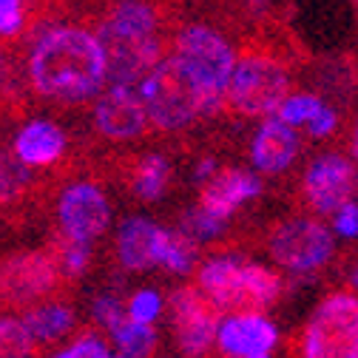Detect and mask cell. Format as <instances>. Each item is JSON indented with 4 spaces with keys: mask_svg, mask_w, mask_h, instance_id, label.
I'll use <instances>...</instances> for the list:
<instances>
[{
    "mask_svg": "<svg viewBox=\"0 0 358 358\" xmlns=\"http://www.w3.org/2000/svg\"><path fill=\"white\" fill-rule=\"evenodd\" d=\"M29 80L34 92L52 103L97 100L108 85V60L97 31L83 26L46 29L31 46Z\"/></svg>",
    "mask_w": 358,
    "mask_h": 358,
    "instance_id": "6da1fadb",
    "label": "cell"
},
{
    "mask_svg": "<svg viewBox=\"0 0 358 358\" xmlns=\"http://www.w3.org/2000/svg\"><path fill=\"white\" fill-rule=\"evenodd\" d=\"M162 17L151 0H117L97 26V37L108 60V83L143 85V80L165 60Z\"/></svg>",
    "mask_w": 358,
    "mask_h": 358,
    "instance_id": "7a4b0ae2",
    "label": "cell"
},
{
    "mask_svg": "<svg viewBox=\"0 0 358 358\" xmlns=\"http://www.w3.org/2000/svg\"><path fill=\"white\" fill-rule=\"evenodd\" d=\"M196 287L219 307V313H262L271 310L285 290V279L267 264L242 253H216L199 264Z\"/></svg>",
    "mask_w": 358,
    "mask_h": 358,
    "instance_id": "3957f363",
    "label": "cell"
},
{
    "mask_svg": "<svg viewBox=\"0 0 358 358\" xmlns=\"http://www.w3.org/2000/svg\"><path fill=\"white\" fill-rule=\"evenodd\" d=\"M290 94H293L290 63L273 49L250 46L236 60L225 103L236 117L262 122L267 117H276Z\"/></svg>",
    "mask_w": 358,
    "mask_h": 358,
    "instance_id": "277c9868",
    "label": "cell"
},
{
    "mask_svg": "<svg viewBox=\"0 0 358 358\" xmlns=\"http://www.w3.org/2000/svg\"><path fill=\"white\" fill-rule=\"evenodd\" d=\"M140 94L148 111V120L157 131L179 134L194 128L205 117H216L210 108L208 94L196 77L179 63L173 55H168L140 85Z\"/></svg>",
    "mask_w": 358,
    "mask_h": 358,
    "instance_id": "5b68a950",
    "label": "cell"
},
{
    "mask_svg": "<svg viewBox=\"0 0 358 358\" xmlns=\"http://www.w3.org/2000/svg\"><path fill=\"white\" fill-rule=\"evenodd\" d=\"M173 57L196 77L213 114L228 108L225 97L239 52L225 34L208 23H185L173 34Z\"/></svg>",
    "mask_w": 358,
    "mask_h": 358,
    "instance_id": "8992f818",
    "label": "cell"
},
{
    "mask_svg": "<svg viewBox=\"0 0 358 358\" xmlns=\"http://www.w3.org/2000/svg\"><path fill=\"white\" fill-rule=\"evenodd\" d=\"M267 256L293 276L319 273L336 259V234L322 216L293 213L279 219L264 239Z\"/></svg>",
    "mask_w": 358,
    "mask_h": 358,
    "instance_id": "52a82bcc",
    "label": "cell"
},
{
    "mask_svg": "<svg viewBox=\"0 0 358 358\" xmlns=\"http://www.w3.org/2000/svg\"><path fill=\"white\" fill-rule=\"evenodd\" d=\"M299 358H358V293H327L299 333Z\"/></svg>",
    "mask_w": 358,
    "mask_h": 358,
    "instance_id": "ba28073f",
    "label": "cell"
},
{
    "mask_svg": "<svg viewBox=\"0 0 358 358\" xmlns=\"http://www.w3.org/2000/svg\"><path fill=\"white\" fill-rule=\"evenodd\" d=\"M63 271L52 250H17L0 259V307L29 310L63 290Z\"/></svg>",
    "mask_w": 358,
    "mask_h": 358,
    "instance_id": "9c48e42d",
    "label": "cell"
},
{
    "mask_svg": "<svg viewBox=\"0 0 358 358\" xmlns=\"http://www.w3.org/2000/svg\"><path fill=\"white\" fill-rule=\"evenodd\" d=\"M301 202L313 216H333L358 196V162L344 151H322L301 171Z\"/></svg>",
    "mask_w": 358,
    "mask_h": 358,
    "instance_id": "30bf717a",
    "label": "cell"
},
{
    "mask_svg": "<svg viewBox=\"0 0 358 358\" xmlns=\"http://www.w3.org/2000/svg\"><path fill=\"white\" fill-rule=\"evenodd\" d=\"M168 310L179 352L185 358H205L219 336V307L199 287L182 285L171 290Z\"/></svg>",
    "mask_w": 358,
    "mask_h": 358,
    "instance_id": "8fae6325",
    "label": "cell"
},
{
    "mask_svg": "<svg viewBox=\"0 0 358 358\" xmlns=\"http://www.w3.org/2000/svg\"><path fill=\"white\" fill-rule=\"evenodd\" d=\"M94 131L108 143H131L140 140L151 128L140 85H122V83H108L103 94L94 100Z\"/></svg>",
    "mask_w": 358,
    "mask_h": 358,
    "instance_id": "7c38bea8",
    "label": "cell"
},
{
    "mask_svg": "<svg viewBox=\"0 0 358 358\" xmlns=\"http://www.w3.org/2000/svg\"><path fill=\"white\" fill-rule=\"evenodd\" d=\"M57 222L63 234L83 242H94L111 225V202L97 182L77 179L63 188L57 199Z\"/></svg>",
    "mask_w": 358,
    "mask_h": 358,
    "instance_id": "4fadbf2b",
    "label": "cell"
},
{
    "mask_svg": "<svg viewBox=\"0 0 358 358\" xmlns=\"http://www.w3.org/2000/svg\"><path fill=\"white\" fill-rule=\"evenodd\" d=\"M301 137L299 131L282 122L279 117H267L256 125L250 145H248V159L259 176H279L296 165L301 157Z\"/></svg>",
    "mask_w": 358,
    "mask_h": 358,
    "instance_id": "5bb4252c",
    "label": "cell"
},
{
    "mask_svg": "<svg viewBox=\"0 0 358 358\" xmlns=\"http://www.w3.org/2000/svg\"><path fill=\"white\" fill-rule=\"evenodd\" d=\"M165 242H168V228L157 225V222L145 216H128L120 222L114 248L125 271L143 273V271H151V267L162 264Z\"/></svg>",
    "mask_w": 358,
    "mask_h": 358,
    "instance_id": "9a60e30c",
    "label": "cell"
},
{
    "mask_svg": "<svg viewBox=\"0 0 358 358\" xmlns=\"http://www.w3.org/2000/svg\"><path fill=\"white\" fill-rule=\"evenodd\" d=\"M262 196V179L256 171L248 168H219L216 176L199 188V208L210 216L231 222V216L250 199Z\"/></svg>",
    "mask_w": 358,
    "mask_h": 358,
    "instance_id": "2e32d148",
    "label": "cell"
},
{
    "mask_svg": "<svg viewBox=\"0 0 358 358\" xmlns=\"http://www.w3.org/2000/svg\"><path fill=\"white\" fill-rule=\"evenodd\" d=\"M279 341V333L273 322L262 316V313H236V316H225L219 324V352L222 358H248V355H262L271 352Z\"/></svg>",
    "mask_w": 358,
    "mask_h": 358,
    "instance_id": "e0dca14e",
    "label": "cell"
},
{
    "mask_svg": "<svg viewBox=\"0 0 358 358\" xmlns=\"http://www.w3.org/2000/svg\"><path fill=\"white\" fill-rule=\"evenodd\" d=\"M69 137L66 131L52 120H31L15 137V157L26 168H49L66 154Z\"/></svg>",
    "mask_w": 358,
    "mask_h": 358,
    "instance_id": "ac0fdd59",
    "label": "cell"
},
{
    "mask_svg": "<svg viewBox=\"0 0 358 358\" xmlns=\"http://www.w3.org/2000/svg\"><path fill=\"white\" fill-rule=\"evenodd\" d=\"M20 319H23V324L29 327L31 338L37 341V347H40V344H55V341H60V338L69 336V333L74 330V324H77L74 307L66 304V301H57V299L23 310Z\"/></svg>",
    "mask_w": 358,
    "mask_h": 358,
    "instance_id": "d6986e66",
    "label": "cell"
},
{
    "mask_svg": "<svg viewBox=\"0 0 358 358\" xmlns=\"http://www.w3.org/2000/svg\"><path fill=\"white\" fill-rule=\"evenodd\" d=\"M171 159L162 154H145L131 165L128 173V188L134 196H140L143 202H157L165 196L168 185H171Z\"/></svg>",
    "mask_w": 358,
    "mask_h": 358,
    "instance_id": "ffe728a7",
    "label": "cell"
},
{
    "mask_svg": "<svg viewBox=\"0 0 358 358\" xmlns=\"http://www.w3.org/2000/svg\"><path fill=\"white\" fill-rule=\"evenodd\" d=\"M31 185V168H26L15 151L0 154V210L15 208L26 199Z\"/></svg>",
    "mask_w": 358,
    "mask_h": 358,
    "instance_id": "44dd1931",
    "label": "cell"
},
{
    "mask_svg": "<svg viewBox=\"0 0 358 358\" xmlns=\"http://www.w3.org/2000/svg\"><path fill=\"white\" fill-rule=\"evenodd\" d=\"M52 256L57 259L60 271L66 279H80L88 264H92V242H83V239H74L63 231H57L52 236Z\"/></svg>",
    "mask_w": 358,
    "mask_h": 358,
    "instance_id": "7402d4cb",
    "label": "cell"
},
{
    "mask_svg": "<svg viewBox=\"0 0 358 358\" xmlns=\"http://www.w3.org/2000/svg\"><path fill=\"white\" fill-rule=\"evenodd\" d=\"M111 338L120 347V352L128 358H151L157 344H159V333L154 324H143V322H134V319H125L111 333Z\"/></svg>",
    "mask_w": 358,
    "mask_h": 358,
    "instance_id": "603a6c76",
    "label": "cell"
},
{
    "mask_svg": "<svg viewBox=\"0 0 358 358\" xmlns=\"http://www.w3.org/2000/svg\"><path fill=\"white\" fill-rule=\"evenodd\" d=\"M37 341L20 316L0 313V358H34Z\"/></svg>",
    "mask_w": 358,
    "mask_h": 358,
    "instance_id": "cb8c5ba5",
    "label": "cell"
},
{
    "mask_svg": "<svg viewBox=\"0 0 358 358\" xmlns=\"http://www.w3.org/2000/svg\"><path fill=\"white\" fill-rule=\"evenodd\" d=\"M327 106V100L322 97V94H316V92H293L285 103H282V108H279V120L282 122H287L290 128H307L313 120H316L319 114H322V108Z\"/></svg>",
    "mask_w": 358,
    "mask_h": 358,
    "instance_id": "d4e9b609",
    "label": "cell"
},
{
    "mask_svg": "<svg viewBox=\"0 0 358 358\" xmlns=\"http://www.w3.org/2000/svg\"><path fill=\"white\" fill-rule=\"evenodd\" d=\"M196 259H199L196 242L179 228L176 231L168 228V242H165V256H162L165 271L176 273V276H185V273H191V267L196 264Z\"/></svg>",
    "mask_w": 358,
    "mask_h": 358,
    "instance_id": "484cf974",
    "label": "cell"
},
{
    "mask_svg": "<svg viewBox=\"0 0 358 358\" xmlns=\"http://www.w3.org/2000/svg\"><path fill=\"white\" fill-rule=\"evenodd\" d=\"M179 231L188 234V236L199 245V242H213V239H219V236H225L228 222H222V219L210 216L208 210H202L199 205H194L191 210H185Z\"/></svg>",
    "mask_w": 358,
    "mask_h": 358,
    "instance_id": "4316f807",
    "label": "cell"
},
{
    "mask_svg": "<svg viewBox=\"0 0 358 358\" xmlns=\"http://www.w3.org/2000/svg\"><path fill=\"white\" fill-rule=\"evenodd\" d=\"M125 319H128V304H122V299L117 293H100L92 301V322L97 327L114 333Z\"/></svg>",
    "mask_w": 358,
    "mask_h": 358,
    "instance_id": "83f0119b",
    "label": "cell"
},
{
    "mask_svg": "<svg viewBox=\"0 0 358 358\" xmlns=\"http://www.w3.org/2000/svg\"><path fill=\"white\" fill-rule=\"evenodd\" d=\"M52 358H111L108 355V344L97 330H83L71 338V344L60 352H55Z\"/></svg>",
    "mask_w": 358,
    "mask_h": 358,
    "instance_id": "f1b7e54d",
    "label": "cell"
},
{
    "mask_svg": "<svg viewBox=\"0 0 358 358\" xmlns=\"http://www.w3.org/2000/svg\"><path fill=\"white\" fill-rule=\"evenodd\" d=\"M162 313V296L157 290H137L128 299V319L154 324Z\"/></svg>",
    "mask_w": 358,
    "mask_h": 358,
    "instance_id": "f546056e",
    "label": "cell"
},
{
    "mask_svg": "<svg viewBox=\"0 0 358 358\" xmlns=\"http://www.w3.org/2000/svg\"><path fill=\"white\" fill-rule=\"evenodd\" d=\"M338 128H341V111L327 103L322 108V114L304 128V134L310 140H330L333 134H338Z\"/></svg>",
    "mask_w": 358,
    "mask_h": 358,
    "instance_id": "4dcf8cb0",
    "label": "cell"
},
{
    "mask_svg": "<svg viewBox=\"0 0 358 358\" xmlns=\"http://www.w3.org/2000/svg\"><path fill=\"white\" fill-rule=\"evenodd\" d=\"M23 23V0H0V37H15Z\"/></svg>",
    "mask_w": 358,
    "mask_h": 358,
    "instance_id": "1f68e13d",
    "label": "cell"
},
{
    "mask_svg": "<svg viewBox=\"0 0 358 358\" xmlns=\"http://www.w3.org/2000/svg\"><path fill=\"white\" fill-rule=\"evenodd\" d=\"M333 219V234L341 236V239H358V202H350L344 205L338 213L330 216Z\"/></svg>",
    "mask_w": 358,
    "mask_h": 358,
    "instance_id": "d6a6232c",
    "label": "cell"
},
{
    "mask_svg": "<svg viewBox=\"0 0 358 358\" xmlns=\"http://www.w3.org/2000/svg\"><path fill=\"white\" fill-rule=\"evenodd\" d=\"M216 171H219L216 159H213V157H202V159L194 165V179H196L199 185H205L210 176H216Z\"/></svg>",
    "mask_w": 358,
    "mask_h": 358,
    "instance_id": "836d02e7",
    "label": "cell"
},
{
    "mask_svg": "<svg viewBox=\"0 0 358 358\" xmlns=\"http://www.w3.org/2000/svg\"><path fill=\"white\" fill-rule=\"evenodd\" d=\"M347 154L358 162V117L352 120V125H350V137H347Z\"/></svg>",
    "mask_w": 358,
    "mask_h": 358,
    "instance_id": "e575fe53",
    "label": "cell"
},
{
    "mask_svg": "<svg viewBox=\"0 0 358 358\" xmlns=\"http://www.w3.org/2000/svg\"><path fill=\"white\" fill-rule=\"evenodd\" d=\"M242 3L248 6V12H253V15H262L267 6H271V0H242Z\"/></svg>",
    "mask_w": 358,
    "mask_h": 358,
    "instance_id": "d590c367",
    "label": "cell"
},
{
    "mask_svg": "<svg viewBox=\"0 0 358 358\" xmlns=\"http://www.w3.org/2000/svg\"><path fill=\"white\" fill-rule=\"evenodd\" d=\"M3 71H6V57H3V52H0V77H3Z\"/></svg>",
    "mask_w": 358,
    "mask_h": 358,
    "instance_id": "8d00e7d4",
    "label": "cell"
},
{
    "mask_svg": "<svg viewBox=\"0 0 358 358\" xmlns=\"http://www.w3.org/2000/svg\"><path fill=\"white\" fill-rule=\"evenodd\" d=\"M248 358H271V352H262V355H248Z\"/></svg>",
    "mask_w": 358,
    "mask_h": 358,
    "instance_id": "74e56055",
    "label": "cell"
},
{
    "mask_svg": "<svg viewBox=\"0 0 358 358\" xmlns=\"http://www.w3.org/2000/svg\"><path fill=\"white\" fill-rule=\"evenodd\" d=\"M117 358H128V355H122V352H120V355H117Z\"/></svg>",
    "mask_w": 358,
    "mask_h": 358,
    "instance_id": "f35d334b",
    "label": "cell"
},
{
    "mask_svg": "<svg viewBox=\"0 0 358 358\" xmlns=\"http://www.w3.org/2000/svg\"><path fill=\"white\" fill-rule=\"evenodd\" d=\"M352 3H355V6H358V0H352Z\"/></svg>",
    "mask_w": 358,
    "mask_h": 358,
    "instance_id": "ab89813d",
    "label": "cell"
}]
</instances>
